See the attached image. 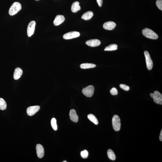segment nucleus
<instances>
[{
	"instance_id": "obj_1",
	"label": "nucleus",
	"mask_w": 162,
	"mask_h": 162,
	"mask_svg": "<svg viewBox=\"0 0 162 162\" xmlns=\"http://www.w3.org/2000/svg\"><path fill=\"white\" fill-rule=\"evenodd\" d=\"M143 35L149 39H156L158 38V36L157 33L150 29L146 28L142 31Z\"/></svg>"
},
{
	"instance_id": "obj_2",
	"label": "nucleus",
	"mask_w": 162,
	"mask_h": 162,
	"mask_svg": "<svg viewBox=\"0 0 162 162\" xmlns=\"http://www.w3.org/2000/svg\"><path fill=\"white\" fill-rule=\"evenodd\" d=\"M21 9V6L20 3L14 2L10 7L9 10V14L10 15H14L16 14Z\"/></svg>"
},
{
	"instance_id": "obj_3",
	"label": "nucleus",
	"mask_w": 162,
	"mask_h": 162,
	"mask_svg": "<svg viewBox=\"0 0 162 162\" xmlns=\"http://www.w3.org/2000/svg\"><path fill=\"white\" fill-rule=\"evenodd\" d=\"M112 125L114 130L116 131L120 130L121 128L120 119L117 115H114L112 119Z\"/></svg>"
},
{
	"instance_id": "obj_4",
	"label": "nucleus",
	"mask_w": 162,
	"mask_h": 162,
	"mask_svg": "<svg viewBox=\"0 0 162 162\" xmlns=\"http://www.w3.org/2000/svg\"><path fill=\"white\" fill-rule=\"evenodd\" d=\"M150 96L154 99V102L157 104L162 105V95L159 92L155 91L154 93H151Z\"/></svg>"
},
{
	"instance_id": "obj_5",
	"label": "nucleus",
	"mask_w": 162,
	"mask_h": 162,
	"mask_svg": "<svg viewBox=\"0 0 162 162\" xmlns=\"http://www.w3.org/2000/svg\"><path fill=\"white\" fill-rule=\"evenodd\" d=\"M94 87L93 85H90L84 88L82 90V92L85 96L88 97H91L94 94Z\"/></svg>"
},
{
	"instance_id": "obj_6",
	"label": "nucleus",
	"mask_w": 162,
	"mask_h": 162,
	"mask_svg": "<svg viewBox=\"0 0 162 162\" xmlns=\"http://www.w3.org/2000/svg\"><path fill=\"white\" fill-rule=\"evenodd\" d=\"M145 55L146 63L147 68L149 70H151L152 69L153 66V63L152 60L150 56L149 53L147 51H145L144 52Z\"/></svg>"
},
{
	"instance_id": "obj_7",
	"label": "nucleus",
	"mask_w": 162,
	"mask_h": 162,
	"mask_svg": "<svg viewBox=\"0 0 162 162\" xmlns=\"http://www.w3.org/2000/svg\"><path fill=\"white\" fill-rule=\"evenodd\" d=\"M36 24L35 21H32L29 23L27 29V35L28 37H31L34 33Z\"/></svg>"
},
{
	"instance_id": "obj_8",
	"label": "nucleus",
	"mask_w": 162,
	"mask_h": 162,
	"mask_svg": "<svg viewBox=\"0 0 162 162\" xmlns=\"http://www.w3.org/2000/svg\"><path fill=\"white\" fill-rule=\"evenodd\" d=\"M79 32L72 31L66 33L63 36V38L65 39H70L79 37L80 36Z\"/></svg>"
},
{
	"instance_id": "obj_9",
	"label": "nucleus",
	"mask_w": 162,
	"mask_h": 162,
	"mask_svg": "<svg viewBox=\"0 0 162 162\" xmlns=\"http://www.w3.org/2000/svg\"><path fill=\"white\" fill-rule=\"evenodd\" d=\"M40 109V106H30L27 108V113L29 116H33Z\"/></svg>"
},
{
	"instance_id": "obj_10",
	"label": "nucleus",
	"mask_w": 162,
	"mask_h": 162,
	"mask_svg": "<svg viewBox=\"0 0 162 162\" xmlns=\"http://www.w3.org/2000/svg\"><path fill=\"white\" fill-rule=\"evenodd\" d=\"M36 149L38 157L39 158H42L44 154V150L43 147L40 144H37Z\"/></svg>"
},
{
	"instance_id": "obj_11",
	"label": "nucleus",
	"mask_w": 162,
	"mask_h": 162,
	"mask_svg": "<svg viewBox=\"0 0 162 162\" xmlns=\"http://www.w3.org/2000/svg\"><path fill=\"white\" fill-rule=\"evenodd\" d=\"M101 42L100 40L97 39H91L87 41L86 44L88 46L91 47H94L98 46L101 44Z\"/></svg>"
},
{
	"instance_id": "obj_12",
	"label": "nucleus",
	"mask_w": 162,
	"mask_h": 162,
	"mask_svg": "<svg viewBox=\"0 0 162 162\" xmlns=\"http://www.w3.org/2000/svg\"><path fill=\"white\" fill-rule=\"evenodd\" d=\"M116 26V24L113 22L108 21L104 24L103 27L106 30H112L115 28Z\"/></svg>"
},
{
	"instance_id": "obj_13",
	"label": "nucleus",
	"mask_w": 162,
	"mask_h": 162,
	"mask_svg": "<svg viewBox=\"0 0 162 162\" xmlns=\"http://www.w3.org/2000/svg\"><path fill=\"white\" fill-rule=\"evenodd\" d=\"M70 119L73 122H78V117L76 111L74 109H71L69 113Z\"/></svg>"
},
{
	"instance_id": "obj_14",
	"label": "nucleus",
	"mask_w": 162,
	"mask_h": 162,
	"mask_svg": "<svg viewBox=\"0 0 162 162\" xmlns=\"http://www.w3.org/2000/svg\"><path fill=\"white\" fill-rule=\"evenodd\" d=\"M65 20V18L63 15H57L54 21V25L56 26L59 25L63 22Z\"/></svg>"
},
{
	"instance_id": "obj_15",
	"label": "nucleus",
	"mask_w": 162,
	"mask_h": 162,
	"mask_svg": "<svg viewBox=\"0 0 162 162\" xmlns=\"http://www.w3.org/2000/svg\"><path fill=\"white\" fill-rule=\"evenodd\" d=\"M23 74V71L19 68H16L14 71V79L17 80L19 79Z\"/></svg>"
},
{
	"instance_id": "obj_16",
	"label": "nucleus",
	"mask_w": 162,
	"mask_h": 162,
	"mask_svg": "<svg viewBox=\"0 0 162 162\" xmlns=\"http://www.w3.org/2000/svg\"><path fill=\"white\" fill-rule=\"evenodd\" d=\"M81 8L79 5V2L78 1L74 2L71 6V10L73 12L76 13L81 9Z\"/></svg>"
},
{
	"instance_id": "obj_17",
	"label": "nucleus",
	"mask_w": 162,
	"mask_h": 162,
	"mask_svg": "<svg viewBox=\"0 0 162 162\" xmlns=\"http://www.w3.org/2000/svg\"><path fill=\"white\" fill-rule=\"evenodd\" d=\"M93 15V13L92 11H87L83 14L81 18L85 20H89L91 18Z\"/></svg>"
},
{
	"instance_id": "obj_18",
	"label": "nucleus",
	"mask_w": 162,
	"mask_h": 162,
	"mask_svg": "<svg viewBox=\"0 0 162 162\" xmlns=\"http://www.w3.org/2000/svg\"><path fill=\"white\" fill-rule=\"evenodd\" d=\"M96 65L94 64L90 63H84L80 65V67L82 69H86L95 67Z\"/></svg>"
},
{
	"instance_id": "obj_19",
	"label": "nucleus",
	"mask_w": 162,
	"mask_h": 162,
	"mask_svg": "<svg viewBox=\"0 0 162 162\" xmlns=\"http://www.w3.org/2000/svg\"><path fill=\"white\" fill-rule=\"evenodd\" d=\"M107 155L109 159L112 160L114 161L116 159V156L113 150L109 149L108 150Z\"/></svg>"
},
{
	"instance_id": "obj_20",
	"label": "nucleus",
	"mask_w": 162,
	"mask_h": 162,
	"mask_svg": "<svg viewBox=\"0 0 162 162\" xmlns=\"http://www.w3.org/2000/svg\"><path fill=\"white\" fill-rule=\"evenodd\" d=\"M87 117L90 121L93 122L96 125L98 124L99 123L98 120L94 115L90 114L88 115Z\"/></svg>"
},
{
	"instance_id": "obj_21",
	"label": "nucleus",
	"mask_w": 162,
	"mask_h": 162,
	"mask_svg": "<svg viewBox=\"0 0 162 162\" xmlns=\"http://www.w3.org/2000/svg\"><path fill=\"white\" fill-rule=\"evenodd\" d=\"M118 46L115 44H111L106 47L104 49L105 51H113L116 50L117 49Z\"/></svg>"
},
{
	"instance_id": "obj_22",
	"label": "nucleus",
	"mask_w": 162,
	"mask_h": 162,
	"mask_svg": "<svg viewBox=\"0 0 162 162\" xmlns=\"http://www.w3.org/2000/svg\"><path fill=\"white\" fill-rule=\"evenodd\" d=\"M7 104L4 99L0 98V109L4 110L6 108Z\"/></svg>"
},
{
	"instance_id": "obj_23",
	"label": "nucleus",
	"mask_w": 162,
	"mask_h": 162,
	"mask_svg": "<svg viewBox=\"0 0 162 162\" xmlns=\"http://www.w3.org/2000/svg\"><path fill=\"white\" fill-rule=\"evenodd\" d=\"M51 125L54 130L56 131L57 129V125L56 124V120L55 118H53L51 120Z\"/></svg>"
},
{
	"instance_id": "obj_24",
	"label": "nucleus",
	"mask_w": 162,
	"mask_h": 162,
	"mask_svg": "<svg viewBox=\"0 0 162 162\" xmlns=\"http://www.w3.org/2000/svg\"><path fill=\"white\" fill-rule=\"evenodd\" d=\"M81 155L83 159H87L88 157L89 154L87 150H84L81 151Z\"/></svg>"
},
{
	"instance_id": "obj_25",
	"label": "nucleus",
	"mask_w": 162,
	"mask_h": 162,
	"mask_svg": "<svg viewBox=\"0 0 162 162\" xmlns=\"http://www.w3.org/2000/svg\"><path fill=\"white\" fill-rule=\"evenodd\" d=\"M156 5L158 8L161 11L162 10V0H157L156 2Z\"/></svg>"
},
{
	"instance_id": "obj_26",
	"label": "nucleus",
	"mask_w": 162,
	"mask_h": 162,
	"mask_svg": "<svg viewBox=\"0 0 162 162\" xmlns=\"http://www.w3.org/2000/svg\"><path fill=\"white\" fill-rule=\"evenodd\" d=\"M110 93L112 95H116L118 94V92L117 89L113 87L110 90Z\"/></svg>"
},
{
	"instance_id": "obj_27",
	"label": "nucleus",
	"mask_w": 162,
	"mask_h": 162,
	"mask_svg": "<svg viewBox=\"0 0 162 162\" xmlns=\"http://www.w3.org/2000/svg\"><path fill=\"white\" fill-rule=\"evenodd\" d=\"M120 87L122 89L125 91H128L129 90V87L128 86L125 84H121L120 85Z\"/></svg>"
},
{
	"instance_id": "obj_28",
	"label": "nucleus",
	"mask_w": 162,
	"mask_h": 162,
	"mask_svg": "<svg viewBox=\"0 0 162 162\" xmlns=\"http://www.w3.org/2000/svg\"><path fill=\"white\" fill-rule=\"evenodd\" d=\"M96 1L99 6L100 7H101L103 3V0H96Z\"/></svg>"
},
{
	"instance_id": "obj_29",
	"label": "nucleus",
	"mask_w": 162,
	"mask_h": 162,
	"mask_svg": "<svg viewBox=\"0 0 162 162\" xmlns=\"http://www.w3.org/2000/svg\"><path fill=\"white\" fill-rule=\"evenodd\" d=\"M160 139L161 141H162V130L161 132L160 135Z\"/></svg>"
},
{
	"instance_id": "obj_30",
	"label": "nucleus",
	"mask_w": 162,
	"mask_h": 162,
	"mask_svg": "<svg viewBox=\"0 0 162 162\" xmlns=\"http://www.w3.org/2000/svg\"><path fill=\"white\" fill-rule=\"evenodd\" d=\"M67 161H64L63 162H67Z\"/></svg>"
},
{
	"instance_id": "obj_31",
	"label": "nucleus",
	"mask_w": 162,
	"mask_h": 162,
	"mask_svg": "<svg viewBox=\"0 0 162 162\" xmlns=\"http://www.w3.org/2000/svg\"></svg>"
}]
</instances>
